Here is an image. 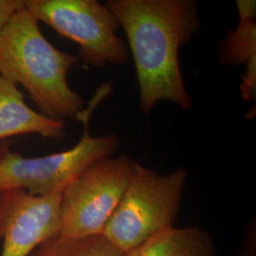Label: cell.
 <instances>
[{
    "label": "cell",
    "instance_id": "obj_1",
    "mask_svg": "<svg viewBox=\"0 0 256 256\" xmlns=\"http://www.w3.org/2000/svg\"><path fill=\"white\" fill-rule=\"evenodd\" d=\"M106 5L128 38L137 74L140 110L148 115L160 101L192 110L180 66L182 46L202 28L194 0H108Z\"/></svg>",
    "mask_w": 256,
    "mask_h": 256
},
{
    "label": "cell",
    "instance_id": "obj_3",
    "mask_svg": "<svg viewBox=\"0 0 256 256\" xmlns=\"http://www.w3.org/2000/svg\"><path fill=\"white\" fill-rule=\"evenodd\" d=\"M187 182L180 168L167 174L138 165L102 236L126 254L178 218Z\"/></svg>",
    "mask_w": 256,
    "mask_h": 256
},
{
    "label": "cell",
    "instance_id": "obj_6",
    "mask_svg": "<svg viewBox=\"0 0 256 256\" xmlns=\"http://www.w3.org/2000/svg\"><path fill=\"white\" fill-rule=\"evenodd\" d=\"M80 122L84 124L82 138L66 151L25 158L5 147L0 158V192L21 189L34 196H50L62 192L86 169L118 150L117 134L92 137L90 119Z\"/></svg>",
    "mask_w": 256,
    "mask_h": 256
},
{
    "label": "cell",
    "instance_id": "obj_7",
    "mask_svg": "<svg viewBox=\"0 0 256 256\" xmlns=\"http://www.w3.org/2000/svg\"><path fill=\"white\" fill-rule=\"evenodd\" d=\"M62 192L50 196H34L21 189L0 192V256H30L58 234Z\"/></svg>",
    "mask_w": 256,
    "mask_h": 256
},
{
    "label": "cell",
    "instance_id": "obj_5",
    "mask_svg": "<svg viewBox=\"0 0 256 256\" xmlns=\"http://www.w3.org/2000/svg\"><path fill=\"white\" fill-rule=\"evenodd\" d=\"M25 3L38 22L79 46L84 63L95 68L128 64V46L117 34L119 21L106 4L97 0H25Z\"/></svg>",
    "mask_w": 256,
    "mask_h": 256
},
{
    "label": "cell",
    "instance_id": "obj_2",
    "mask_svg": "<svg viewBox=\"0 0 256 256\" xmlns=\"http://www.w3.org/2000/svg\"><path fill=\"white\" fill-rule=\"evenodd\" d=\"M77 63L76 55L46 40L27 8L14 16L0 36V75L23 86L48 118L76 119L84 110L86 102L68 82V74Z\"/></svg>",
    "mask_w": 256,
    "mask_h": 256
},
{
    "label": "cell",
    "instance_id": "obj_10",
    "mask_svg": "<svg viewBox=\"0 0 256 256\" xmlns=\"http://www.w3.org/2000/svg\"><path fill=\"white\" fill-rule=\"evenodd\" d=\"M30 256H124L104 236L64 239L55 236L43 242Z\"/></svg>",
    "mask_w": 256,
    "mask_h": 256
},
{
    "label": "cell",
    "instance_id": "obj_11",
    "mask_svg": "<svg viewBox=\"0 0 256 256\" xmlns=\"http://www.w3.org/2000/svg\"><path fill=\"white\" fill-rule=\"evenodd\" d=\"M220 59L225 66H256V20H239L221 44Z\"/></svg>",
    "mask_w": 256,
    "mask_h": 256
},
{
    "label": "cell",
    "instance_id": "obj_8",
    "mask_svg": "<svg viewBox=\"0 0 256 256\" xmlns=\"http://www.w3.org/2000/svg\"><path fill=\"white\" fill-rule=\"evenodd\" d=\"M66 122L32 110L18 84L0 75V140L6 138L37 134L58 142L64 140Z\"/></svg>",
    "mask_w": 256,
    "mask_h": 256
},
{
    "label": "cell",
    "instance_id": "obj_14",
    "mask_svg": "<svg viewBox=\"0 0 256 256\" xmlns=\"http://www.w3.org/2000/svg\"><path fill=\"white\" fill-rule=\"evenodd\" d=\"M4 149H5V147L0 146V158H1L2 154H3V152H4Z\"/></svg>",
    "mask_w": 256,
    "mask_h": 256
},
{
    "label": "cell",
    "instance_id": "obj_13",
    "mask_svg": "<svg viewBox=\"0 0 256 256\" xmlns=\"http://www.w3.org/2000/svg\"><path fill=\"white\" fill-rule=\"evenodd\" d=\"M239 20H256V2L254 0L236 1Z\"/></svg>",
    "mask_w": 256,
    "mask_h": 256
},
{
    "label": "cell",
    "instance_id": "obj_12",
    "mask_svg": "<svg viewBox=\"0 0 256 256\" xmlns=\"http://www.w3.org/2000/svg\"><path fill=\"white\" fill-rule=\"evenodd\" d=\"M25 8V0H0V36L14 16Z\"/></svg>",
    "mask_w": 256,
    "mask_h": 256
},
{
    "label": "cell",
    "instance_id": "obj_4",
    "mask_svg": "<svg viewBox=\"0 0 256 256\" xmlns=\"http://www.w3.org/2000/svg\"><path fill=\"white\" fill-rule=\"evenodd\" d=\"M140 164L128 156L106 158L66 185L61 194L58 236H102Z\"/></svg>",
    "mask_w": 256,
    "mask_h": 256
},
{
    "label": "cell",
    "instance_id": "obj_9",
    "mask_svg": "<svg viewBox=\"0 0 256 256\" xmlns=\"http://www.w3.org/2000/svg\"><path fill=\"white\" fill-rule=\"evenodd\" d=\"M124 256H216L209 234L200 227L162 230Z\"/></svg>",
    "mask_w": 256,
    "mask_h": 256
}]
</instances>
